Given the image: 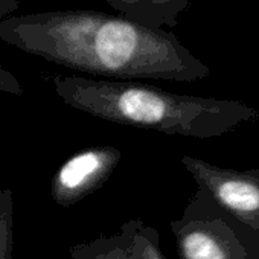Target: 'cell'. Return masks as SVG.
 I'll return each mask as SVG.
<instances>
[{
  "instance_id": "obj_5",
  "label": "cell",
  "mask_w": 259,
  "mask_h": 259,
  "mask_svg": "<svg viewBox=\"0 0 259 259\" xmlns=\"http://www.w3.org/2000/svg\"><path fill=\"white\" fill-rule=\"evenodd\" d=\"M120 159V150L110 145L90 147L73 154L51 180L52 200L61 207L84 200L111 177Z\"/></svg>"
},
{
  "instance_id": "obj_4",
  "label": "cell",
  "mask_w": 259,
  "mask_h": 259,
  "mask_svg": "<svg viewBox=\"0 0 259 259\" xmlns=\"http://www.w3.org/2000/svg\"><path fill=\"white\" fill-rule=\"evenodd\" d=\"M180 163L197 183V189L259 235V168H223L192 156H182Z\"/></svg>"
},
{
  "instance_id": "obj_1",
  "label": "cell",
  "mask_w": 259,
  "mask_h": 259,
  "mask_svg": "<svg viewBox=\"0 0 259 259\" xmlns=\"http://www.w3.org/2000/svg\"><path fill=\"white\" fill-rule=\"evenodd\" d=\"M0 40L49 63L114 81H197L209 67L179 38L122 16L93 10H63L10 16Z\"/></svg>"
},
{
  "instance_id": "obj_11",
  "label": "cell",
  "mask_w": 259,
  "mask_h": 259,
  "mask_svg": "<svg viewBox=\"0 0 259 259\" xmlns=\"http://www.w3.org/2000/svg\"><path fill=\"white\" fill-rule=\"evenodd\" d=\"M20 8L19 0H0V22Z\"/></svg>"
},
{
  "instance_id": "obj_6",
  "label": "cell",
  "mask_w": 259,
  "mask_h": 259,
  "mask_svg": "<svg viewBox=\"0 0 259 259\" xmlns=\"http://www.w3.org/2000/svg\"><path fill=\"white\" fill-rule=\"evenodd\" d=\"M122 17L151 29L176 26L189 0H105Z\"/></svg>"
},
{
  "instance_id": "obj_10",
  "label": "cell",
  "mask_w": 259,
  "mask_h": 259,
  "mask_svg": "<svg viewBox=\"0 0 259 259\" xmlns=\"http://www.w3.org/2000/svg\"><path fill=\"white\" fill-rule=\"evenodd\" d=\"M0 92L16 95V96H22L25 93V89L20 84V81L2 64H0Z\"/></svg>"
},
{
  "instance_id": "obj_3",
  "label": "cell",
  "mask_w": 259,
  "mask_h": 259,
  "mask_svg": "<svg viewBox=\"0 0 259 259\" xmlns=\"http://www.w3.org/2000/svg\"><path fill=\"white\" fill-rule=\"evenodd\" d=\"M171 232L182 259H259V235L200 189Z\"/></svg>"
},
{
  "instance_id": "obj_9",
  "label": "cell",
  "mask_w": 259,
  "mask_h": 259,
  "mask_svg": "<svg viewBox=\"0 0 259 259\" xmlns=\"http://www.w3.org/2000/svg\"><path fill=\"white\" fill-rule=\"evenodd\" d=\"M14 251V192L0 189V259H13Z\"/></svg>"
},
{
  "instance_id": "obj_7",
  "label": "cell",
  "mask_w": 259,
  "mask_h": 259,
  "mask_svg": "<svg viewBox=\"0 0 259 259\" xmlns=\"http://www.w3.org/2000/svg\"><path fill=\"white\" fill-rule=\"evenodd\" d=\"M126 259H166L160 250L159 232L142 220H130L117 233Z\"/></svg>"
},
{
  "instance_id": "obj_8",
  "label": "cell",
  "mask_w": 259,
  "mask_h": 259,
  "mask_svg": "<svg viewBox=\"0 0 259 259\" xmlns=\"http://www.w3.org/2000/svg\"><path fill=\"white\" fill-rule=\"evenodd\" d=\"M72 259H126L120 247L117 233L111 236H99L87 242L70 247Z\"/></svg>"
},
{
  "instance_id": "obj_2",
  "label": "cell",
  "mask_w": 259,
  "mask_h": 259,
  "mask_svg": "<svg viewBox=\"0 0 259 259\" xmlns=\"http://www.w3.org/2000/svg\"><path fill=\"white\" fill-rule=\"evenodd\" d=\"M58 98L95 117L168 135L197 139L224 136L259 119V111L239 101L179 95L138 81L54 76Z\"/></svg>"
}]
</instances>
